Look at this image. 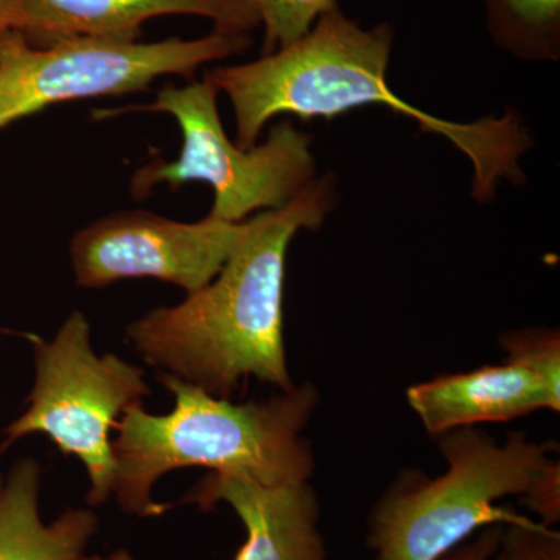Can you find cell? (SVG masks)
<instances>
[{"instance_id":"cell-10","label":"cell","mask_w":560,"mask_h":560,"mask_svg":"<svg viewBox=\"0 0 560 560\" xmlns=\"http://www.w3.org/2000/svg\"><path fill=\"white\" fill-rule=\"evenodd\" d=\"M202 512L230 504L246 529L234 560H327L318 495L308 481L264 486L235 475L209 474L180 500Z\"/></svg>"},{"instance_id":"cell-17","label":"cell","mask_w":560,"mask_h":560,"mask_svg":"<svg viewBox=\"0 0 560 560\" xmlns=\"http://www.w3.org/2000/svg\"><path fill=\"white\" fill-rule=\"evenodd\" d=\"M503 525H492L475 534L474 539L460 544L440 560H495Z\"/></svg>"},{"instance_id":"cell-1","label":"cell","mask_w":560,"mask_h":560,"mask_svg":"<svg viewBox=\"0 0 560 560\" xmlns=\"http://www.w3.org/2000/svg\"><path fill=\"white\" fill-rule=\"evenodd\" d=\"M393 44L388 22L366 31L337 5L290 46L257 61L220 66L208 77L230 97L237 124L235 143L242 149L256 145L276 116L331 120L361 106L381 105L415 120L420 136L433 132L447 139L470 161L474 200L492 201L501 180L525 184L521 160L533 138L521 114L510 109L501 117L460 124L416 108L386 81Z\"/></svg>"},{"instance_id":"cell-4","label":"cell","mask_w":560,"mask_h":560,"mask_svg":"<svg viewBox=\"0 0 560 560\" xmlns=\"http://www.w3.org/2000/svg\"><path fill=\"white\" fill-rule=\"evenodd\" d=\"M447 474L401 477L375 503L368 521L372 560H440L492 525L525 521L497 501L528 495L558 464L550 445L512 433L499 444L485 431L463 427L440 434Z\"/></svg>"},{"instance_id":"cell-16","label":"cell","mask_w":560,"mask_h":560,"mask_svg":"<svg viewBox=\"0 0 560 560\" xmlns=\"http://www.w3.org/2000/svg\"><path fill=\"white\" fill-rule=\"evenodd\" d=\"M495 560H560V534L526 517L501 528Z\"/></svg>"},{"instance_id":"cell-11","label":"cell","mask_w":560,"mask_h":560,"mask_svg":"<svg viewBox=\"0 0 560 560\" xmlns=\"http://www.w3.org/2000/svg\"><path fill=\"white\" fill-rule=\"evenodd\" d=\"M407 399L431 436L475 423L504 422L540 408L560 410V399L512 360L418 383L407 390Z\"/></svg>"},{"instance_id":"cell-15","label":"cell","mask_w":560,"mask_h":560,"mask_svg":"<svg viewBox=\"0 0 560 560\" xmlns=\"http://www.w3.org/2000/svg\"><path fill=\"white\" fill-rule=\"evenodd\" d=\"M508 360L536 375L552 396L560 399V337L555 329H525L501 337Z\"/></svg>"},{"instance_id":"cell-9","label":"cell","mask_w":560,"mask_h":560,"mask_svg":"<svg viewBox=\"0 0 560 560\" xmlns=\"http://www.w3.org/2000/svg\"><path fill=\"white\" fill-rule=\"evenodd\" d=\"M165 14L208 18L226 35H248L260 25L246 0H16L10 28L35 47L79 36L138 43L142 25Z\"/></svg>"},{"instance_id":"cell-8","label":"cell","mask_w":560,"mask_h":560,"mask_svg":"<svg viewBox=\"0 0 560 560\" xmlns=\"http://www.w3.org/2000/svg\"><path fill=\"white\" fill-rule=\"evenodd\" d=\"M243 230V221L210 217L180 223L142 210L110 213L70 243L77 285L105 289L121 279L153 278L195 293L217 278Z\"/></svg>"},{"instance_id":"cell-3","label":"cell","mask_w":560,"mask_h":560,"mask_svg":"<svg viewBox=\"0 0 560 560\" xmlns=\"http://www.w3.org/2000/svg\"><path fill=\"white\" fill-rule=\"evenodd\" d=\"M160 382L173 394V410L158 416L135 405L116 425L113 497L125 514H165L171 506L154 501V486L184 467H206L264 486L311 478L315 459L302 431L318 407L315 386L304 383L270 399L232 404L165 372Z\"/></svg>"},{"instance_id":"cell-2","label":"cell","mask_w":560,"mask_h":560,"mask_svg":"<svg viewBox=\"0 0 560 560\" xmlns=\"http://www.w3.org/2000/svg\"><path fill=\"white\" fill-rule=\"evenodd\" d=\"M337 202L334 176H318L289 205L245 221L217 278L175 307L132 320L127 342L151 366L223 399L246 377L293 388L283 345L287 253L298 232L318 231Z\"/></svg>"},{"instance_id":"cell-13","label":"cell","mask_w":560,"mask_h":560,"mask_svg":"<svg viewBox=\"0 0 560 560\" xmlns=\"http://www.w3.org/2000/svg\"><path fill=\"white\" fill-rule=\"evenodd\" d=\"M490 38L521 60H560V0H485Z\"/></svg>"},{"instance_id":"cell-5","label":"cell","mask_w":560,"mask_h":560,"mask_svg":"<svg viewBox=\"0 0 560 560\" xmlns=\"http://www.w3.org/2000/svg\"><path fill=\"white\" fill-rule=\"evenodd\" d=\"M217 92L206 75L201 83L191 81L184 88L168 84L151 105L121 109L172 114L183 131L178 160L151 162L132 176L136 200L147 197L160 183L178 189L190 180H202L213 189L208 217L242 223L256 210L283 208L318 178L308 132L280 121L261 145L242 149L224 132Z\"/></svg>"},{"instance_id":"cell-7","label":"cell","mask_w":560,"mask_h":560,"mask_svg":"<svg viewBox=\"0 0 560 560\" xmlns=\"http://www.w3.org/2000/svg\"><path fill=\"white\" fill-rule=\"evenodd\" d=\"M248 35L213 32L161 43L69 38L35 47L20 31L0 35V130L55 103L145 91L164 75L190 79L208 62L248 50Z\"/></svg>"},{"instance_id":"cell-12","label":"cell","mask_w":560,"mask_h":560,"mask_svg":"<svg viewBox=\"0 0 560 560\" xmlns=\"http://www.w3.org/2000/svg\"><path fill=\"white\" fill-rule=\"evenodd\" d=\"M40 475L32 458L18 460L5 477L0 474V560H86L97 514L72 508L44 522Z\"/></svg>"},{"instance_id":"cell-14","label":"cell","mask_w":560,"mask_h":560,"mask_svg":"<svg viewBox=\"0 0 560 560\" xmlns=\"http://www.w3.org/2000/svg\"><path fill=\"white\" fill-rule=\"evenodd\" d=\"M265 27L261 55L290 46L308 33L337 0H246Z\"/></svg>"},{"instance_id":"cell-18","label":"cell","mask_w":560,"mask_h":560,"mask_svg":"<svg viewBox=\"0 0 560 560\" xmlns=\"http://www.w3.org/2000/svg\"><path fill=\"white\" fill-rule=\"evenodd\" d=\"M16 0H0V35L10 28V14Z\"/></svg>"},{"instance_id":"cell-6","label":"cell","mask_w":560,"mask_h":560,"mask_svg":"<svg viewBox=\"0 0 560 560\" xmlns=\"http://www.w3.org/2000/svg\"><path fill=\"white\" fill-rule=\"evenodd\" d=\"M35 348V385L27 410L11 422L0 456L31 434L49 438L62 455L77 456L90 478L86 501L102 506L113 497L114 463L110 431L150 394L145 371L117 353L97 355L91 324L83 313H70L54 340L25 335Z\"/></svg>"},{"instance_id":"cell-19","label":"cell","mask_w":560,"mask_h":560,"mask_svg":"<svg viewBox=\"0 0 560 560\" xmlns=\"http://www.w3.org/2000/svg\"><path fill=\"white\" fill-rule=\"evenodd\" d=\"M86 560H138L135 558V556L131 555L130 551L125 550V548H120V550H116L113 552H109V555H95V556H88Z\"/></svg>"}]
</instances>
